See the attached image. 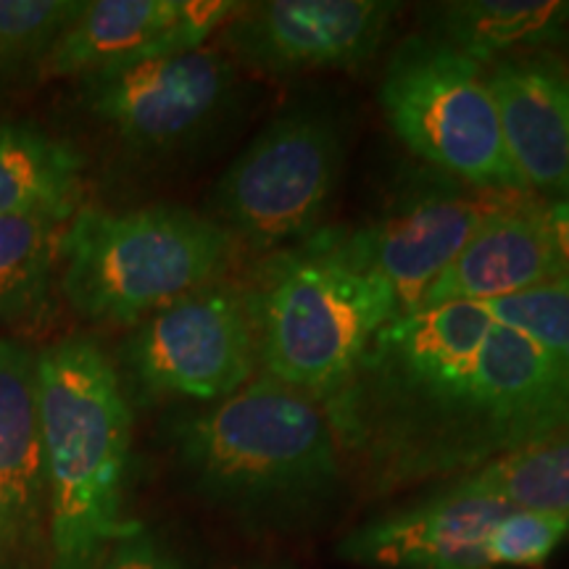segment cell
<instances>
[{"label": "cell", "instance_id": "1", "mask_svg": "<svg viewBox=\"0 0 569 569\" xmlns=\"http://www.w3.org/2000/svg\"><path fill=\"white\" fill-rule=\"evenodd\" d=\"M322 409L346 465L386 493L569 432V365L480 303H443L382 327Z\"/></svg>", "mask_w": 569, "mask_h": 569}, {"label": "cell", "instance_id": "2", "mask_svg": "<svg viewBox=\"0 0 569 569\" xmlns=\"http://www.w3.org/2000/svg\"><path fill=\"white\" fill-rule=\"evenodd\" d=\"M198 493L256 528H301L343 488L346 461L322 403L267 375L169 427Z\"/></svg>", "mask_w": 569, "mask_h": 569}, {"label": "cell", "instance_id": "3", "mask_svg": "<svg viewBox=\"0 0 569 569\" xmlns=\"http://www.w3.org/2000/svg\"><path fill=\"white\" fill-rule=\"evenodd\" d=\"M38 403L51 511V569H96L142 525L122 517L132 415L117 367L92 338L38 353Z\"/></svg>", "mask_w": 569, "mask_h": 569}, {"label": "cell", "instance_id": "4", "mask_svg": "<svg viewBox=\"0 0 569 569\" xmlns=\"http://www.w3.org/2000/svg\"><path fill=\"white\" fill-rule=\"evenodd\" d=\"M246 284L259 375L317 403L351 380L377 332L401 315L393 288L348 251L343 227L267 253Z\"/></svg>", "mask_w": 569, "mask_h": 569}, {"label": "cell", "instance_id": "5", "mask_svg": "<svg viewBox=\"0 0 569 569\" xmlns=\"http://www.w3.org/2000/svg\"><path fill=\"white\" fill-rule=\"evenodd\" d=\"M238 243L182 206H82L61 243V290L82 319L134 327L182 296L224 280Z\"/></svg>", "mask_w": 569, "mask_h": 569}, {"label": "cell", "instance_id": "6", "mask_svg": "<svg viewBox=\"0 0 569 569\" xmlns=\"http://www.w3.org/2000/svg\"><path fill=\"white\" fill-rule=\"evenodd\" d=\"M382 117L419 163L480 193H530L507 151L486 67L425 32L390 48Z\"/></svg>", "mask_w": 569, "mask_h": 569}, {"label": "cell", "instance_id": "7", "mask_svg": "<svg viewBox=\"0 0 569 569\" xmlns=\"http://www.w3.org/2000/svg\"><path fill=\"white\" fill-rule=\"evenodd\" d=\"M346 124L322 98L284 106L224 169L211 219L234 243L274 253L322 230L343 177Z\"/></svg>", "mask_w": 569, "mask_h": 569}, {"label": "cell", "instance_id": "8", "mask_svg": "<svg viewBox=\"0 0 569 569\" xmlns=\"http://www.w3.org/2000/svg\"><path fill=\"white\" fill-rule=\"evenodd\" d=\"M122 365L142 401L217 403L259 375L248 284L219 280L132 327Z\"/></svg>", "mask_w": 569, "mask_h": 569}, {"label": "cell", "instance_id": "9", "mask_svg": "<svg viewBox=\"0 0 569 569\" xmlns=\"http://www.w3.org/2000/svg\"><path fill=\"white\" fill-rule=\"evenodd\" d=\"M234 90L238 67L227 53L198 48L84 77L82 101L124 151L167 156L217 127Z\"/></svg>", "mask_w": 569, "mask_h": 569}, {"label": "cell", "instance_id": "10", "mask_svg": "<svg viewBox=\"0 0 569 569\" xmlns=\"http://www.w3.org/2000/svg\"><path fill=\"white\" fill-rule=\"evenodd\" d=\"M498 198L422 167L396 182L375 219L343 227L348 251L393 288L398 311L411 315Z\"/></svg>", "mask_w": 569, "mask_h": 569}, {"label": "cell", "instance_id": "11", "mask_svg": "<svg viewBox=\"0 0 569 569\" xmlns=\"http://www.w3.org/2000/svg\"><path fill=\"white\" fill-rule=\"evenodd\" d=\"M401 3L390 0H264L227 21V59L269 77L359 69L393 38Z\"/></svg>", "mask_w": 569, "mask_h": 569}, {"label": "cell", "instance_id": "12", "mask_svg": "<svg viewBox=\"0 0 569 569\" xmlns=\"http://www.w3.org/2000/svg\"><path fill=\"white\" fill-rule=\"evenodd\" d=\"M557 282H569V264L549 206L532 201V193L501 196L457 259L427 288L419 309L488 303Z\"/></svg>", "mask_w": 569, "mask_h": 569}, {"label": "cell", "instance_id": "13", "mask_svg": "<svg viewBox=\"0 0 569 569\" xmlns=\"http://www.w3.org/2000/svg\"><path fill=\"white\" fill-rule=\"evenodd\" d=\"M509 509L443 486L425 501L359 525L338 543V557L365 569H493L488 538Z\"/></svg>", "mask_w": 569, "mask_h": 569}, {"label": "cell", "instance_id": "14", "mask_svg": "<svg viewBox=\"0 0 569 569\" xmlns=\"http://www.w3.org/2000/svg\"><path fill=\"white\" fill-rule=\"evenodd\" d=\"M507 151L532 193L569 198V59L519 53L486 67Z\"/></svg>", "mask_w": 569, "mask_h": 569}, {"label": "cell", "instance_id": "15", "mask_svg": "<svg viewBox=\"0 0 569 569\" xmlns=\"http://www.w3.org/2000/svg\"><path fill=\"white\" fill-rule=\"evenodd\" d=\"M42 457L38 356L0 338V559L24 551L40 528Z\"/></svg>", "mask_w": 569, "mask_h": 569}, {"label": "cell", "instance_id": "16", "mask_svg": "<svg viewBox=\"0 0 569 569\" xmlns=\"http://www.w3.org/2000/svg\"><path fill=\"white\" fill-rule=\"evenodd\" d=\"M490 67L519 53L569 46V3L559 0H448L419 9V30Z\"/></svg>", "mask_w": 569, "mask_h": 569}, {"label": "cell", "instance_id": "17", "mask_svg": "<svg viewBox=\"0 0 569 569\" xmlns=\"http://www.w3.org/2000/svg\"><path fill=\"white\" fill-rule=\"evenodd\" d=\"M180 11V0H84L40 63V77H90L130 63Z\"/></svg>", "mask_w": 569, "mask_h": 569}, {"label": "cell", "instance_id": "18", "mask_svg": "<svg viewBox=\"0 0 569 569\" xmlns=\"http://www.w3.org/2000/svg\"><path fill=\"white\" fill-rule=\"evenodd\" d=\"M84 156L27 122H0V217L82 209Z\"/></svg>", "mask_w": 569, "mask_h": 569}, {"label": "cell", "instance_id": "19", "mask_svg": "<svg viewBox=\"0 0 569 569\" xmlns=\"http://www.w3.org/2000/svg\"><path fill=\"white\" fill-rule=\"evenodd\" d=\"M69 222L56 213L0 217V322H24L46 309Z\"/></svg>", "mask_w": 569, "mask_h": 569}, {"label": "cell", "instance_id": "20", "mask_svg": "<svg viewBox=\"0 0 569 569\" xmlns=\"http://www.w3.org/2000/svg\"><path fill=\"white\" fill-rule=\"evenodd\" d=\"M448 488L569 519V432L490 461Z\"/></svg>", "mask_w": 569, "mask_h": 569}, {"label": "cell", "instance_id": "21", "mask_svg": "<svg viewBox=\"0 0 569 569\" xmlns=\"http://www.w3.org/2000/svg\"><path fill=\"white\" fill-rule=\"evenodd\" d=\"M84 0H0V77L40 69Z\"/></svg>", "mask_w": 569, "mask_h": 569}, {"label": "cell", "instance_id": "22", "mask_svg": "<svg viewBox=\"0 0 569 569\" xmlns=\"http://www.w3.org/2000/svg\"><path fill=\"white\" fill-rule=\"evenodd\" d=\"M480 306L496 322L511 327L569 365V282L546 284Z\"/></svg>", "mask_w": 569, "mask_h": 569}, {"label": "cell", "instance_id": "23", "mask_svg": "<svg viewBox=\"0 0 569 569\" xmlns=\"http://www.w3.org/2000/svg\"><path fill=\"white\" fill-rule=\"evenodd\" d=\"M569 519L549 511L509 509L488 538L490 567H538L565 543Z\"/></svg>", "mask_w": 569, "mask_h": 569}, {"label": "cell", "instance_id": "24", "mask_svg": "<svg viewBox=\"0 0 569 569\" xmlns=\"http://www.w3.org/2000/svg\"><path fill=\"white\" fill-rule=\"evenodd\" d=\"M96 569H184L153 536L134 530L111 546Z\"/></svg>", "mask_w": 569, "mask_h": 569}, {"label": "cell", "instance_id": "25", "mask_svg": "<svg viewBox=\"0 0 569 569\" xmlns=\"http://www.w3.org/2000/svg\"><path fill=\"white\" fill-rule=\"evenodd\" d=\"M549 217H551L553 232H557L561 253H565V259H567V264H569V198L553 201L549 206Z\"/></svg>", "mask_w": 569, "mask_h": 569}]
</instances>
